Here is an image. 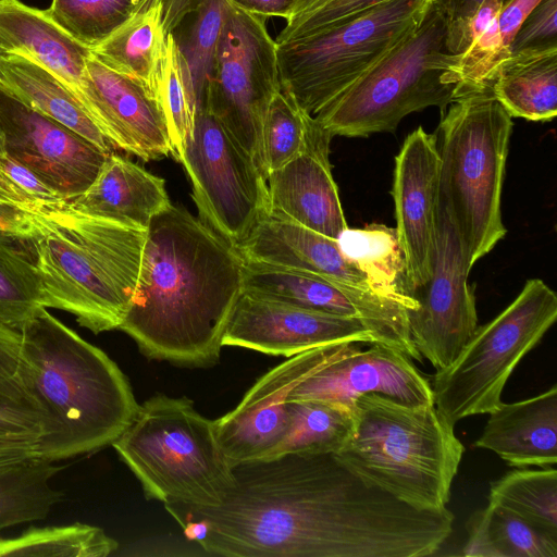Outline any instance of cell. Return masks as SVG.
I'll return each mask as SVG.
<instances>
[{
	"label": "cell",
	"instance_id": "obj_18",
	"mask_svg": "<svg viewBox=\"0 0 557 557\" xmlns=\"http://www.w3.org/2000/svg\"><path fill=\"white\" fill-rule=\"evenodd\" d=\"M338 343L375 344V339L357 319L308 310L244 292L222 338L223 346L286 358Z\"/></svg>",
	"mask_w": 557,
	"mask_h": 557
},
{
	"label": "cell",
	"instance_id": "obj_38",
	"mask_svg": "<svg viewBox=\"0 0 557 557\" xmlns=\"http://www.w3.org/2000/svg\"><path fill=\"white\" fill-rule=\"evenodd\" d=\"M117 547L119 543L101 528L81 522L29 527L16 536H0V557H106Z\"/></svg>",
	"mask_w": 557,
	"mask_h": 557
},
{
	"label": "cell",
	"instance_id": "obj_20",
	"mask_svg": "<svg viewBox=\"0 0 557 557\" xmlns=\"http://www.w3.org/2000/svg\"><path fill=\"white\" fill-rule=\"evenodd\" d=\"M77 98L116 149L149 161L171 154L157 95L96 60L87 61Z\"/></svg>",
	"mask_w": 557,
	"mask_h": 557
},
{
	"label": "cell",
	"instance_id": "obj_40",
	"mask_svg": "<svg viewBox=\"0 0 557 557\" xmlns=\"http://www.w3.org/2000/svg\"><path fill=\"white\" fill-rule=\"evenodd\" d=\"M77 42L94 49L139 11L138 0H52L45 10Z\"/></svg>",
	"mask_w": 557,
	"mask_h": 557
},
{
	"label": "cell",
	"instance_id": "obj_51",
	"mask_svg": "<svg viewBox=\"0 0 557 557\" xmlns=\"http://www.w3.org/2000/svg\"><path fill=\"white\" fill-rule=\"evenodd\" d=\"M0 191L15 203L29 201L11 182L0 174Z\"/></svg>",
	"mask_w": 557,
	"mask_h": 557
},
{
	"label": "cell",
	"instance_id": "obj_36",
	"mask_svg": "<svg viewBox=\"0 0 557 557\" xmlns=\"http://www.w3.org/2000/svg\"><path fill=\"white\" fill-rule=\"evenodd\" d=\"M41 305V282L25 237L0 228V323L21 331Z\"/></svg>",
	"mask_w": 557,
	"mask_h": 557
},
{
	"label": "cell",
	"instance_id": "obj_55",
	"mask_svg": "<svg viewBox=\"0 0 557 557\" xmlns=\"http://www.w3.org/2000/svg\"><path fill=\"white\" fill-rule=\"evenodd\" d=\"M4 153L3 135L0 128V154Z\"/></svg>",
	"mask_w": 557,
	"mask_h": 557
},
{
	"label": "cell",
	"instance_id": "obj_7",
	"mask_svg": "<svg viewBox=\"0 0 557 557\" xmlns=\"http://www.w3.org/2000/svg\"><path fill=\"white\" fill-rule=\"evenodd\" d=\"M447 22L435 0L423 21L352 85L313 115L332 136L394 132L410 113L458 97L459 53L446 47Z\"/></svg>",
	"mask_w": 557,
	"mask_h": 557
},
{
	"label": "cell",
	"instance_id": "obj_22",
	"mask_svg": "<svg viewBox=\"0 0 557 557\" xmlns=\"http://www.w3.org/2000/svg\"><path fill=\"white\" fill-rule=\"evenodd\" d=\"M329 154L308 151L269 173V213L337 239L348 225Z\"/></svg>",
	"mask_w": 557,
	"mask_h": 557
},
{
	"label": "cell",
	"instance_id": "obj_52",
	"mask_svg": "<svg viewBox=\"0 0 557 557\" xmlns=\"http://www.w3.org/2000/svg\"><path fill=\"white\" fill-rule=\"evenodd\" d=\"M327 1L330 0H296L288 18L318 8Z\"/></svg>",
	"mask_w": 557,
	"mask_h": 557
},
{
	"label": "cell",
	"instance_id": "obj_4",
	"mask_svg": "<svg viewBox=\"0 0 557 557\" xmlns=\"http://www.w3.org/2000/svg\"><path fill=\"white\" fill-rule=\"evenodd\" d=\"M41 282V305L94 334L120 329L137 287L147 230L75 210L67 200L20 206Z\"/></svg>",
	"mask_w": 557,
	"mask_h": 557
},
{
	"label": "cell",
	"instance_id": "obj_16",
	"mask_svg": "<svg viewBox=\"0 0 557 557\" xmlns=\"http://www.w3.org/2000/svg\"><path fill=\"white\" fill-rule=\"evenodd\" d=\"M0 128L4 153L34 171L65 200L91 185L110 154L30 108L1 84Z\"/></svg>",
	"mask_w": 557,
	"mask_h": 557
},
{
	"label": "cell",
	"instance_id": "obj_45",
	"mask_svg": "<svg viewBox=\"0 0 557 557\" xmlns=\"http://www.w3.org/2000/svg\"><path fill=\"white\" fill-rule=\"evenodd\" d=\"M0 174L11 182L29 201L65 200L34 171L5 153L0 154Z\"/></svg>",
	"mask_w": 557,
	"mask_h": 557
},
{
	"label": "cell",
	"instance_id": "obj_9",
	"mask_svg": "<svg viewBox=\"0 0 557 557\" xmlns=\"http://www.w3.org/2000/svg\"><path fill=\"white\" fill-rule=\"evenodd\" d=\"M435 0H387L317 34L276 44L282 90L311 115L419 27Z\"/></svg>",
	"mask_w": 557,
	"mask_h": 557
},
{
	"label": "cell",
	"instance_id": "obj_32",
	"mask_svg": "<svg viewBox=\"0 0 557 557\" xmlns=\"http://www.w3.org/2000/svg\"><path fill=\"white\" fill-rule=\"evenodd\" d=\"M332 135L284 90L269 103L261 131L262 168L267 175L301 153L330 150Z\"/></svg>",
	"mask_w": 557,
	"mask_h": 557
},
{
	"label": "cell",
	"instance_id": "obj_6",
	"mask_svg": "<svg viewBox=\"0 0 557 557\" xmlns=\"http://www.w3.org/2000/svg\"><path fill=\"white\" fill-rule=\"evenodd\" d=\"M512 127L492 86L458 96L441 114L440 190L471 269L507 233L500 205Z\"/></svg>",
	"mask_w": 557,
	"mask_h": 557
},
{
	"label": "cell",
	"instance_id": "obj_53",
	"mask_svg": "<svg viewBox=\"0 0 557 557\" xmlns=\"http://www.w3.org/2000/svg\"><path fill=\"white\" fill-rule=\"evenodd\" d=\"M139 11H147L163 4L164 0H138ZM138 11V12H139Z\"/></svg>",
	"mask_w": 557,
	"mask_h": 557
},
{
	"label": "cell",
	"instance_id": "obj_44",
	"mask_svg": "<svg viewBox=\"0 0 557 557\" xmlns=\"http://www.w3.org/2000/svg\"><path fill=\"white\" fill-rule=\"evenodd\" d=\"M42 433V416L38 409L0 403L1 441L38 443Z\"/></svg>",
	"mask_w": 557,
	"mask_h": 557
},
{
	"label": "cell",
	"instance_id": "obj_34",
	"mask_svg": "<svg viewBox=\"0 0 557 557\" xmlns=\"http://www.w3.org/2000/svg\"><path fill=\"white\" fill-rule=\"evenodd\" d=\"M541 0H509L469 47L456 65L458 96L492 86L511 54V42L524 18Z\"/></svg>",
	"mask_w": 557,
	"mask_h": 557
},
{
	"label": "cell",
	"instance_id": "obj_49",
	"mask_svg": "<svg viewBox=\"0 0 557 557\" xmlns=\"http://www.w3.org/2000/svg\"><path fill=\"white\" fill-rule=\"evenodd\" d=\"M37 443L0 440V465L36 456Z\"/></svg>",
	"mask_w": 557,
	"mask_h": 557
},
{
	"label": "cell",
	"instance_id": "obj_41",
	"mask_svg": "<svg viewBox=\"0 0 557 557\" xmlns=\"http://www.w3.org/2000/svg\"><path fill=\"white\" fill-rule=\"evenodd\" d=\"M387 0H330L322 5L286 20L275 42L310 36L343 24Z\"/></svg>",
	"mask_w": 557,
	"mask_h": 557
},
{
	"label": "cell",
	"instance_id": "obj_13",
	"mask_svg": "<svg viewBox=\"0 0 557 557\" xmlns=\"http://www.w3.org/2000/svg\"><path fill=\"white\" fill-rule=\"evenodd\" d=\"M471 268L455 221L440 190L432 272L410 290L417 306L407 310L410 338L422 358L440 370L458 356L478 327Z\"/></svg>",
	"mask_w": 557,
	"mask_h": 557
},
{
	"label": "cell",
	"instance_id": "obj_25",
	"mask_svg": "<svg viewBox=\"0 0 557 557\" xmlns=\"http://www.w3.org/2000/svg\"><path fill=\"white\" fill-rule=\"evenodd\" d=\"M67 202L79 212L145 230L171 206L163 178L115 152L91 185Z\"/></svg>",
	"mask_w": 557,
	"mask_h": 557
},
{
	"label": "cell",
	"instance_id": "obj_1",
	"mask_svg": "<svg viewBox=\"0 0 557 557\" xmlns=\"http://www.w3.org/2000/svg\"><path fill=\"white\" fill-rule=\"evenodd\" d=\"M214 507L165 509L189 540L228 557H423L453 531L454 513L413 508L368 485L333 454H287L233 468Z\"/></svg>",
	"mask_w": 557,
	"mask_h": 557
},
{
	"label": "cell",
	"instance_id": "obj_5",
	"mask_svg": "<svg viewBox=\"0 0 557 557\" xmlns=\"http://www.w3.org/2000/svg\"><path fill=\"white\" fill-rule=\"evenodd\" d=\"M352 410V431L334 457L368 485L413 508H447L465 446L435 406L366 394Z\"/></svg>",
	"mask_w": 557,
	"mask_h": 557
},
{
	"label": "cell",
	"instance_id": "obj_43",
	"mask_svg": "<svg viewBox=\"0 0 557 557\" xmlns=\"http://www.w3.org/2000/svg\"><path fill=\"white\" fill-rule=\"evenodd\" d=\"M557 0H541L519 27L511 52L557 45Z\"/></svg>",
	"mask_w": 557,
	"mask_h": 557
},
{
	"label": "cell",
	"instance_id": "obj_33",
	"mask_svg": "<svg viewBox=\"0 0 557 557\" xmlns=\"http://www.w3.org/2000/svg\"><path fill=\"white\" fill-rule=\"evenodd\" d=\"M62 469L54 461L38 456L1 463L0 531L45 519L63 499V492L50 484Z\"/></svg>",
	"mask_w": 557,
	"mask_h": 557
},
{
	"label": "cell",
	"instance_id": "obj_14",
	"mask_svg": "<svg viewBox=\"0 0 557 557\" xmlns=\"http://www.w3.org/2000/svg\"><path fill=\"white\" fill-rule=\"evenodd\" d=\"M243 292L308 310L357 319L371 332L375 344L422 361L410 338L407 309L384 295L315 273L245 259Z\"/></svg>",
	"mask_w": 557,
	"mask_h": 557
},
{
	"label": "cell",
	"instance_id": "obj_21",
	"mask_svg": "<svg viewBox=\"0 0 557 557\" xmlns=\"http://www.w3.org/2000/svg\"><path fill=\"white\" fill-rule=\"evenodd\" d=\"M237 250L245 260L315 273L383 295L341 251L336 239L271 213L259 222Z\"/></svg>",
	"mask_w": 557,
	"mask_h": 557
},
{
	"label": "cell",
	"instance_id": "obj_28",
	"mask_svg": "<svg viewBox=\"0 0 557 557\" xmlns=\"http://www.w3.org/2000/svg\"><path fill=\"white\" fill-rule=\"evenodd\" d=\"M225 0L163 2V30L165 35H173L187 66L196 98V112L205 110L208 81L225 20Z\"/></svg>",
	"mask_w": 557,
	"mask_h": 557
},
{
	"label": "cell",
	"instance_id": "obj_3",
	"mask_svg": "<svg viewBox=\"0 0 557 557\" xmlns=\"http://www.w3.org/2000/svg\"><path fill=\"white\" fill-rule=\"evenodd\" d=\"M21 334V375L42 416L36 456L58 461L111 445L139 407L119 366L45 307Z\"/></svg>",
	"mask_w": 557,
	"mask_h": 557
},
{
	"label": "cell",
	"instance_id": "obj_27",
	"mask_svg": "<svg viewBox=\"0 0 557 557\" xmlns=\"http://www.w3.org/2000/svg\"><path fill=\"white\" fill-rule=\"evenodd\" d=\"M492 91L511 117L552 121L557 114V45L511 52Z\"/></svg>",
	"mask_w": 557,
	"mask_h": 557
},
{
	"label": "cell",
	"instance_id": "obj_35",
	"mask_svg": "<svg viewBox=\"0 0 557 557\" xmlns=\"http://www.w3.org/2000/svg\"><path fill=\"white\" fill-rule=\"evenodd\" d=\"M286 408L289 416L288 434L270 458L287 454H334L352 431L354 410L346 406L300 399L286 400Z\"/></svg>",
	"mask_w": 557,
	"mask_h": 557
},
{
	"label": "cell",
	"instance_id": "obj_11",
	"mask_svg": "<svg viewBox=\"0 0 557 557\" xmlns=\"http://www.w3.org/2000/svg\"><path fill=\"white\" fill-rule=\"evenodd\" d=\"M225 3L205 110L224 125L263 172L262 123L270 101L282 89L276 42L268 30L267 18L227 0Z\"/></svg>",
	"mask_w": 557,
	"mask_h": 557
},
{
	"label": "cell",
	"instance_id": "obj_50",
	"mask_svg": "<svg viewBox=\"0 0 557 557\" xmlns=\"http://www.w3.org/2000/svg\"><path fill=\"white\" fill-rule=\"evenodd\" d=\"M22 219L20 207H0V228L18 232Z\"/></svg>",
	"mask_w": 557,
	"mask_h": 557
},
{
	"label": "cell",
	"instance_id": "obj_31",
	"mask_svg": "<svg viewBox=\"0 0 557 557\" xmlns=\"http://www.w3.org/2000/svg\"><path fill=\"white\" fill-rule=\"evenodd\" d=\"M336 240L341 251L367 274L380 293L407 310L416 308L395 228L376 223L362 228L347 227Z\"/></svg>",
	"mask_w": 557,
	"mask_h": 557
},
{
	"label": "cell",
	"instance_id": "obj_54",
	"mask_svg": "<svg viewBox=\"0 0 557 557\" xmlns=\"http://www.w3.org/2000/svg\"><path fill=\"white\" fill-rule=\"evenodd\" d=\"M5 206L20 207L21 205L15 203V202H14V201H12L9 197H7L4 194H2V193L0 191V207H5Z\"/></svg>",
	"mask_w": 557,
	"mask_h": 557
},
{
	"label": "cell",
	"instance_id": "obj_15",
	"mask_svg": "<svg viewBox=\"0 0 557 557\" xmlns=\"http://www.w3.org/2000/svg\"><path fill=\"white\" fill-rule=\"evenodd\" d=\"M366 394H379L408 406L434 405L431 382L412 359L394 348L339 343L289 391L286 400H322L354 408Z\"/></svg>",
	"mask_w": 557,
	"mask_h": 557
},
{
	"label": "cell",
	"instance_id": "obj_37",
	"mask_svg": "<svg viewBox=\"0 0 557 557\" xmlns=\"http://www.w3.org/2000/svg\"><path fill=\"white\" fill-rule=\"evenodd\" d=\"M488 502L557 537V470H513L491 482Z\"/></svg>",
	"mask_w": 557,
	"mask_h": 557
},
{
	"label": "cell",
	"instance_id": "obj_12",
	"mask_svg": "<svg viewBox=\"0 0 557 557\" xmlns=\"http://www.w3.org/2000/svg\"><path fill=\"white\" fill-rule=\"evenodd\" d=\"M181 163L199 219L238 248L270 210L267 180L255 159L214 115L200 110Z\"/></svg>",
	"mask_w": 557,
	"mask_h": 557
},
{
	"label": "cell",
	"instance_id": "obj_10",
	"mask_svg": "<svg viewBox=\"0 0 557 557\" xmlns=\"http://www.w3.org/2000/svg\"><path fill=\"white\" fill-rule=\"evenodd\" d=\"M557 319V296L541 278L528 280L498 315L475 329L458 356L436 370L431 386L440 413L453 425L492 412L520 360Z\"/></svg>",
	"mask_w": 557,
	"mask_h": 557
},
{
	"label": "cell",
	"instance_id": "obj_47",
	"mask_svg": "<svg viewBox=\"0 0 557 557\" xmlns=\"http://www.w3.org/2000/svg\"><path fill=\"white\" fill-rule=\"evenodd\" d=\"M503 5L502 0H481L460 34L457 53H462L469 47L473 39L500 12Z\"/></svg>",
	"mask_w": 557,
	"mask_h": 557
},
{
	"label": "cell",
	"instance_id": "obj_23",
	"mask_svg": "<svg viewBox=\"0 0 557 557\" xmlns=\"http://www.w3.org/2000/svg\"><path fill=\"white\" fill-rule=\"evenodd\" d=\"M478 448L497 454L510 467L552 468L557 463V386L492 412Z\"/></svg>",
	"mask_w": 557,
	"mask_h": 557
},
{
	"label": "cell",
	"instance_id": "obj_29",
	"mask_svg": "<svg viewBox=\"0 0 557 557\" xmlns=\"http://www.w3.org/2000/svg\"><path fill=\"white\" fill-rule=\"evenodd\" d=\"M162 7L139 11L104 41L91 55L113 72L126 76L156 94L157 72L165 42Z\"/></svg>",
	"mask_w": 557,
	"mask_h": 557
},
{
	"label": "cell",
	"instance_id": "obj_42",
	"mask_svg": "<svg viewBox=\"0 0 557 557\" xmlns=\"http://www.w3.org/2000/svg\"><path fill=\"white\" fill-rule=\"evenodd\" d=\"M21 331L0 323V403L37 408L21 375Z\"/></svg>",
	"mask_w": 557,
	"mask_h": 557
},
{
	"label": "cell",
	"instance_id": "obj_24",
	"mask_svg": "<svg viewBox=\"0 0 557 557\" xmlns=\"http://www.w3.org/2000/svg\"><path fill=\"white\" fill-rule=\"evenodd\" d=\"M0 55H18L42 66L77 96L91 52L45 10L20 0H0Z\"/></svg>",
	"mask_w": 557,
	"mask_h": 557
},
{
	"label": "cell",
	"instance_id": "obj_19",
	"mask_svg": "<svg viewBox=\"0 0 557 557\" xmlns=\"http://www.w3.org/2000/svg\"><path fill=\"white\" fill-rule=\"evenodd\" d=\"M440 176L436 135L419 126L406 137L395 158L393 184L395 231L410 290L431 276Z\"/></svg>",
	"mask_w": 557,
	"mask_h": 557
},
{
	"label": "cell",
	"instance_id": "obj_39",
	"mask_svg": "<svg viewBox=\"0 0 557 557\" xmlns=\"http://www.w3.org/2000/svg\"><path fill=\"white\" fill-rule=\"evenodd\" d=\"M156 94L165 119L171 154L181 162L193 132L196 98L187 66L171 33L165 36Z\"/></svg>",
	"mask_w": 557,
	"mask_h": 557
},
{
	"label": "cell",
	"instance_id": "obj_46",
	"mask_svg": "<svg viewBox=\"0 0 557 557\" xmlns=\"http://www.w3.org/2000/svg\"><path fill=\"white\" fill-rule=\"evenodd\" d=\"M505 4L509 0H502ZM447 22L446 47L457 53L460 34L481 0H437Z\"/></svg>",
	"mask_w": 557,
	"mask_h": 557
},
{
	"label": "cell",
	"instance_id": "obj_2",
	"mask_svg": "<svg viewBox=\"0 0 557 557\" xmlns=\"http://www.w3.org/2000/svg\"><path fill=\"white\" fill-rule=\"evenodd\" d=\"M243 264L236 247L171 205L147 228L137 287L119 330L150 359L215 364L243 293Z\"/></svg>",
	"mask_w": 557,
	"mask_h": 557
},
{
	"label": "cell",
	"instance_id": "obj_17",
	"mask_svg": "<svg viewBox=\"0 0 557 557\" xmlns=\"http://www.w3.org/2000/svg\"><path fill=\"white\" fill-rule=\"evenodd\" d=\"M336 344L315 347L287 358L263 374L239 404L213 420L220 448L235 466L270 458L289 430L286 398L296 383L325 359Z\"/></svg>",
	"mask_w": 557,
	"mask_h": 557
},
{
	"label": "cell",
	"instance_id": "obj_30",
	"mask_svg": "<svg viewBox=\"0 0 557 557\" xmlns=\"http://www.w3.org/2000/svg\"><path fill=\"white\" fill-rule=\"evenodd\" d=\"M467 533L463 556L557 557V537L491 502L470 517Z\"/></svg>",
	"mask_w": 557,
	"mask_h": 557
},
{
	"label": "cell",
	"instance_id": "obj_8",
	"mask_svg": "<svg viewBox=\"0 0 557 557\" xmlns=\"http://www.w3.org/2000/svg\"><path fill=\"white\" fill-rule=\"evenodd\" d=\"M148 499L197 507L220 505L234 484L213 420L187 397L158 394L111 444Z\"/></svg>",
	"mask_w": 557,
	"mask_h": 557
},
{
	"label": "cell",
	"instance_id": "obj_48",
	"mask_svg": "<svg viewBox=\"0 0 557 557\" xmlns=\"http://www.w3.org/2000/svg\"><path fill=\"white\" fill-rule=\"evenodd\" d=\"M234 5L255 15L283 17L287 20L296 0H227Z\"/></svg>",
	"mask_w": 557,
	"mask_h": 557
},
{
	"label": "cell",
	"instance_id": "obj_56",
	"mask_svg": "<svg viewBox=\"0 0 557 557\" xmlns=\"http://www.w3.org/2000/svg\"><path fill=\"white\" fill-rule=\"evenodd\" d=\"M1 57V55H0Z\"/></svg>",
	"mask_w": 557,
	"mask_h": 557
},
{
	"label": "cell",
	"instance_id": "obj_26",
	"mask_svg": "<svg viewBox=\"0 0 557 557\" xmlns=\"http://www.w3.org/2000/svg\"><path fill=\"white\" fill-rule=\"evenodd\" d=\"M0 84L21 101L61 123L107 153L116 150L74 91L53 73L18 55L0 57Z\"/></svg>",
	"mask_w": 557,
	"mask_h": 557
}]
</instances>
